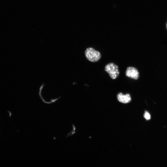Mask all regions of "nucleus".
Wrapping results in <instances>:
<instances>
[{
  "label": "nucleus",
  "instance_id": "1",
  "mask_svg": "<svg viewBox=\"0 0 167 167\" xmlns=\"http://www.w3.org/2000/svg\"><path fill=\"white\" fill-rule=\"evenodd\" d=\"M85 56L89 61L95 62L99 61L101 57L100 53L92 48H87L85 52Z\"/></svg>",
  "mask_w": 167,
  "mask_h": 167
},
{
  "label": "nucleus",
  "instance_id": "3",
  "mask_svg": "<svg viewBox=\"0 0 167 167\" xmlns=\"http://www.w3.org/2000/svg\"><path fill=\"white\" fill-rule=\"evenodd\" d=\"M126 75L129 78L137 80L139 76L138 71L135 68L133 67H128L126 71Z\"/></svg>",
  "mask_w": 167,
  "mask_h": 167
},
{
  "label": "nucleus",
  "instance_id": "2",
  "mask_svg": "<svg viewBox=\"0 0 167 167\" xmlns=\"http://www.w3.org/2000/svg\"><path fill=\"white\" fill-rule=\"evenodd\" d=\"M105 70L112 79H115L119 75L118 66L113 63H110L106 64L105 66Z\"/></svg>",
  "mask_w": 167,
  "mask_h": 167
},
{
  "label": "nucleus",
  "instance_id": "5",
  "mask_svg": "<svg viewBox=\"0 0 167 167\" xmlns=\"http://www.w3.org/2000/svg\"><path fill=\"white\" fill-rule=\"evenodd\" d=\"M143 116L147 120H149L151 118L150 115L147 111H145V112Z\"/></svg>",
  "mask_w": 167,
  "mask_h": 167
},
{
  "label": "nucleus",
  "instance_id": "6",
  "mask_svg": "<svg viewBox=\"0 0 167 167\" xmlns=\"http://www.w3.org/2000/svg\"><path fill=\"white\" fill-rule=\"evenodd\" d=\"M166 27H167V24Z\"/></svg>",
  "mask_w": 167,
  "mask_h": 167
},
{
  "label": "nucleus",
  "instance_id": "4",
  "mask_svg": "<svg viewBox=\"0 0 167 167\" xmlns=\"http://www.w3.org/2000/svg\"><path fill=\"white\" fill-rule=\"evenodd\" d=\"M117 97L119 101L123 103H128L131 100V96L129 94L124 95L121 92H120L118 94Z\"/></svg>",
  "mask_w": 167,
  "mask_h": 167
}]
</instances>
